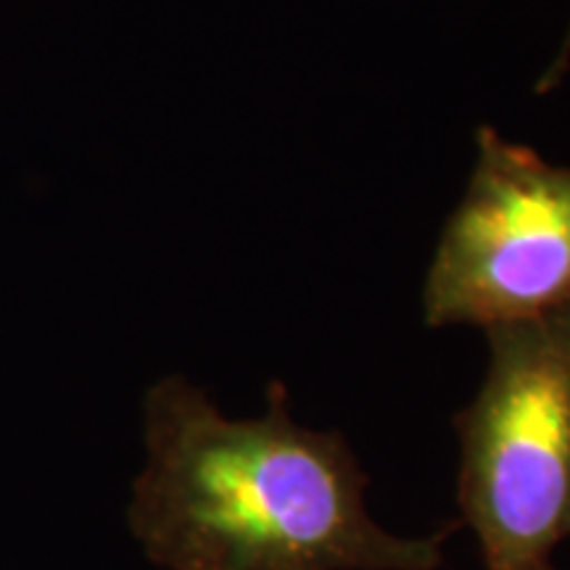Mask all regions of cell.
I'll return each instance as SVG.
<instances>
[{"label": "cell", "mask_w": 570, "mask_h": 570, "mask_svg": "<svg viewBox=\"0 0 570 570\" xmlns=\"http://www.w3.org/2000/svg\"><path fill=\"white\" fill-rule=\"evenodd\" d=\"M489 370L454 415L458 504L483 570H558L570 539V298L483 327Z\"/></svg>", "instance_id": "2"}, {"label": "cell", "mask_w": 570, "mask_h": 570, "mask_svg": "<svg viewBox=\"0 0 570 570\" xmlns=\"http://www.w3.org/2000/svg\"><path fill=\"white\" fill-rule=\"evenodd\" d=\"M570 298V167L479 130L468 194L425 281V323L491 327Z\"/></svg>", "instance_id": "3"}, {"label": "cell", "mask_w": 570, "mask_h": 570, "mask_svg": "<svg viewBox=\"0 0 570 570\" xmlns=\"http://www.w3.org/2000/svg\"><path fill=\"white\" fill-rule=\"evenodd\" d=\"M568 63H570V27H568V38H566V42H562V51L558 56V61H554L552 69L544 75V80H541V85H539V92L554 88V85L562 80V75H566Z\"/></svg>", "instance_id": "4"}, {"label": "cell", "mask_w": 570, "mask_h": 570, "mask_svg": "<svg viewBox=\"0 0 570 570\" xmlns=\"http://www.w3.org/2000/svg\"><path fill=\"white\" fill-rule=\"evenodd\" d=\"M365 491L346 439L298 425L283 383L265 415L230 420L173 375L146 396L127 520L164 570H439L460 523L396 537L370 518Z\"/></svg>", "instance_id": "1"}]
</instances>
